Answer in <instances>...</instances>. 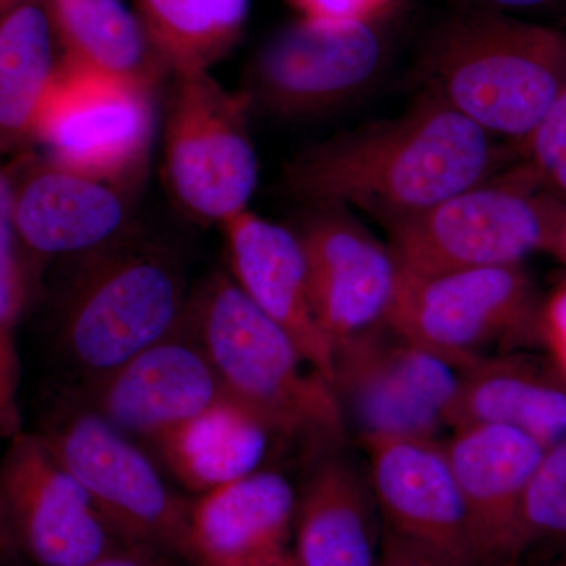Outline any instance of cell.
I'll return each mask as SVG.
<instances>
[{"label": "cell", "instance_id": "obj_28", "mask_svg": "<svg viewBox=\"0 0 566 566\" xmlns=\"http://www.w3.org/2000/svg\"><path fill=\"white\" fill-rule=\"evenodd\" d=\"M520 153L539 189L566 203V88Z\"/></svg>", "mask_w": 566, "mask_h": 566}, {"label": "cell", "instance_id": "obj_24", "mask_svg": "<svg viewBox=\"0 0 566 566\" xmlns=\"http://www.w3.org/2000/svg\"><path fill=\"white\" fill-rule=\"evenodd\" d=\"M271 434L255 416L223 398L155 442L174 474L203 494L259 471Z\"/></svg>", "mask_w": 566, "mask_h": 566}, {"label": "cell", "instance_id": "obj_6", "mask_svg": "<svg viewBox=\"0 0 566 566\" xmlns=\"http://www.w3.org/2000/svg\"><path fill=\"white\" fill-rule=\"evenodd\" d=\"M35 433L84 488L117 538L192 560L191 506L166 486L125 433L63 390L44 405Z\"/></svg>", "mask_w": 566, "mask_h": 566}, {"label": "cell", "instance_id": "obj_22", "mask_svg": "<svg viewBox=\"0 0 566 566\" xmlns=\"http://www.w3.org/2000/svg\"><path fill=\"white\" fill-rule=\"evenodd\" d=\"M59 48L43 0L0 17V155L35 144L57 73Z\"/></svg>", "mask_w": 566, "mask_h": 566}, {"label": "cell", "instance_id": "obj_21", "mask_svg": "<svg viewBox=\"0 0 566 566\" xmlns=\"http://www.w3.org/2000/svg\"><path fill=\"white\" fill-rule=\"evenodd\" d=\"M296 501L292 483L274 471L207 491L189 510L192 562L243 566L289 549Z\"/></svg>", "mask_w": 566, "mask_h": 566}, {"label": "cell", "instance_id": "obj_17", "mask_svg": "<svg viewBox=\"0 0 566 566\" xmlns=\"http://www.w3.org/2000/svg\"><path fill=\"white\" fill-rule=\"evenodd\" d=\"M14 230L32 263L98 251L117 237L126 205L117 186L66 169L50 158H24L6 172ZM32 279V275H31Z\"/></svg>", "mask_w": 566, "mask_h": 566}, {"label": "cell", "instance_id": "obj_18", "mask_svg": "<svg viewBox=\"0 0 566 566\" xmlns=\"http://www.w3.org/2000/svg\"><path fill=\"white\" fill-rule=\"evenodd\" d=\"M233 281L333 386L334 348L316 319L296 233L251 210L221 223Z\"/></svg>", "mask_w": 566, "mask_h": 566}, {"label": "cell", "instance_id": "obj_13", "mask_svg": "<svg viewBox=\"0 0 566 566\" xmlns=\"http://www.w3.org/2000/svg\"><path fill=\"white\" fill-rule=\"evenodd\" d=\"M296 233L316 319L333 345L386 324L400 283L389 245L338 205H314Z\"/></svg>", "mask_w": 566, "mask_h": 566}, {"label": "cell", "instance_id": "obj_38", "mask_svg": "<svg viewBox=\"0 0 566 566\" xmlns=\"http://www.w3.org/2000/svg\"><path fill=\"white\" fill-rule=\"evenodd\" d=\"M495 566H520L516 560L502 562V564Z\"/></svg>", "mask_w": 566, "mask_h": 566}, {"label": "cell", "instance_id": "obj_35", "mask_svg": "<svg viewBox=\"0 0 566 566\" xmlns=\"http://www.w3.org/2000/svg\"><path fill=\"white\" fill-rule=\"evenodd\" d=\"M243 566H300L296 558L293 556V551L283 549L279 553L270 554V556L256 558V560L249 562Z\"/></svg>", "mask_w": 566, "mask_h": 566}, {"label": "cell", "instance_id": "obj_33", "mask_svg": "<svg viewBox=\"0 0 566 566\" xmlns=\"http://www.w3.org/2000/svg\"><path fill=\"white\" fill-rule=\"evenodd\" d=\"M463 9L499 11V13L521 18L551 10L557 6L566 7V0H463Z\"/></svg>", "mask_w": 566, "mask_h": 566}, {"label": "cell", "instance_id": "obj_9", "mask_svg": "<svg viewBox=\"0 0 566 566\" xmlns=\"http://www.w3.org/2000/svg\"><path fill=\"white\" fill-rule=\"evenodd\" d=\"M248 111L244 93L227 91L210 73L175 76L164 166L170 193L193 218L223 223L249 210L259 164Z\"/></svg>", "mask_w": 566, "mask_h": 566}, {"label": "cell", "instance_id": "obj_4", "mask_svg": "<svg viewBox=\"0 0 566 566\" xmlns=\"http://www.w3.org/2000/svg\"><path fill=\"white\" fill-rule=\"evenodd\" d=\"M96 252L55 304L52 345L81 387L102 381L169 337L185 318V279L161 252Z\"/></svg>", "mask_w": 566, "mask_h": 566}, {"label": "cell", "instance_id": "obj_10", "mask_svg": "<svg viewBox=\"0 0 566 566\" xmlns=\"http://www.w3.org/2000/svg\"><path fill=\"white\" fill-rule=\"evenodd\" d=\"M106 521L35 431L0 457V549L35 566H85L117 551Z\"/></svg>", "mask_w": 566, "mask_h": 566}, {"label": "cell", "instance_id": "obj_5", "mask_svg": "<svg viewBox=\"0 0 566 566\" xmlns=\"http://www.w3.org/2000/svg\"><path fill=\"white\" fill-rule=\"evenodd\" d=\"M386 230L400 273L411 277L523 264L545 251L546 193L521 161Z\"/></svg>", "mask_w": 566, "mask_h": 566}, {"label": "cell", "instance_id": "obj_30", "mask_svg": "<svg viewBox=\"0 0 566 566\" xmlns=\"http://www.w3.org/2000/svg\"><path fill=\"white\" fill-rule=\"evenodd\" d=\"M301 20L315 22L376 21L392 0H289Z\"/></svg>", "mask_w": 566, "mask_h": 566}, {"label": "cell", "instance_id": "obj_27", "mask_svg": "<svg viewBox=\"0 0 566 566\" xmlns=\"http://www.w3.org/2000/svg\"><path fill=\"white\" fill-rule=\"evenodd\" d=\"M521 520L526 547L546 538L566 542V439L547 447L528 482Z\"/></svg>", "mask_w": 566, "mask_h": 566}, {"label": "cell", "instance_id": "obj_7", "mask_svg": "<svg viewBox=\"0 0 566 566\" xmlns=\"http://www.w3.org/2000/svg\"><path fill=\"white\" fill-rule=\"evenodd\" d=\"M542 297L523 264L427 277L400 273L386 324L464 367L491 349L538 346Z\"/></svg>", "mask_w": 566, "mask_h": 566}, {"label": "cell", "instance_id": "obj_12", "mask_svg": "<svg viewBox=\"0 0 566 566\" xmlns=\"http://www.w3.org/2000/svg\"><path fill=\"white\" fill-rule=\"evenodd\" d=\"M376 21L301 20L279 33L253 62L244 93L249 106L255 103L279 117L300 118L352 99L385 61Z\"/></svg>", "mask_w": 566, "mask_h": 566}, {"label": "cell", "instance_id": "obj_36", "mask_svg": "<svg viewBox=\"0 0 566 566\" xmlns=\"http://www.w3.org/2000/svg\"><path fill=\"white\" fill-rule=\"evenodd\" d=\"M28 2H35V0H0V17L6 14L7 11L17 9V7L24 6Z\"/></svg>", "mask_w": 566, "mask_h": 566}, {"label": "cell", "instance_id": "obj_20", "mask_svg": "<svg viewBox=\"0 0 566 566\" xmlns=\"http://www.w3.org/2000/svg\"><path fill=\"white\" fill-rule=\"evenodd\" d=\"M491 423L515 428L543 446L566 439V375L549 357L494 353L461 368L449 427Z\"/></svg>", "mask_w": 566, "mask_h": 566}, {"label": "cell", "instance_id": "obj_8", "mask_svg": "<svg viewBox=\"0 0 566 566\" xmlns=\"http://www.w3.org/2000/svg\"><path fill=\"white\" fill-rule=\"evenodd\" d=\"M460 365L412 344L387 324L334 352V392L359 441L438 439L449 427L461 382Z\"/></svg>", "mask_w": 566, "mask_h": 566}, {"label": "cell", "instance_id": "obj_39", "mask_svg": "<svg viewBox=\"0 0 566 566\" xmlns=\"http://www.w3.org/2000/svg\"><path fill=\"white\" fill-rule=\"evenodd\" d=\"M558 566H566V558H565V560H564V562H562V564H560V565H558Z\"/></svg>", "mask_w": 566, "mask_h": 566}, {"label": "cell", "instance_id": "obj_3", "mask_svg": "<svg viewBox=\"0 0 566 566\" xmlns=\"http://www.w3.org/2000/svg\"><path fill=\"white\" fill-rule=\"evenodd\" d=\"M181 326L210 360L226 398L271 433L312 438L324 447L345 444L333 386L233 277L212 275L186 307Z\"/></svg>", "mask_w": 566, "mask_h": 566}, {"label": "cell", "instance_id": "obj_1", "mask_svg": "<svg viewBox=\"0 0 566 566\" xmlns=\"http://www.w3.org/2000/svg\"><path fill=\"white\" fill-rule=\"evenodd\" d=\"M509 147L422 92L403 114L303 153L283 180L296 199L356 208L386 229L502 172Z\"/></svg>", "mask_w": 566, "mask_h": 566}, {"label": "cell", "instance_id": "obj_26", "mask_svg": "<svg viewBox=\"0 0 566 566\" xmlns=\"http://www.w3.org/2000/svg\"><path fill=\"white\" fill-rule=\"evenodd\" d=\"M31 290V274L14 230L9 177L0 170V439L3 441L22 430L17 331Z\"/></svg>", "mask_w": 566, "mask_h": 566}, {"label": "cell", "instance_id": "obj_23", "mask_svg": "<svg viewBox=\"0 0 566 566\" xmlns=\"http://www.w3.org/2000/svg\"><path fill=\"white\" fill-rule=\"evenodd\" d=\"M63 61L156 87L167 66L123 0H43Z\"/></svg>", "mask_w": 566, "mask_h": 566}, {"label": "cell", "instance_id": "obj_14", "mask_svg": "<svg viewBox=\"0 0 566 566\" xmlns=\"http://www.w3.org/2000/svg\"><path fill=\"white\" fill-rule=\"evenodd\" d=\"M382 527L460 566H482L460 488L438 439L363 441Z\"/></svg>", "mask_w": 566, "mask_h": 566}, {"label": "cell", "instance_id": "obj_2", "mask_svg": "<svg viewBox=\"0 0 566 566\" xmlns=\"http://www.w3.org/2000/svg\"><path fill=\"white\" fill-rule=\"evenodd\" d=\"M419 74L423 92L520 150L566 88V33L461 9L428 33Z\"/></svg>", "mask_w": 566, "mask_h": 566}, {"label": "cell", "instance_id": "obj_37", "mask_svg": "<svg viewBox=\"0 0 566 566\" xmlns=\"http://www.w3.org/2000/svg\"><path fill=\"white\" fill-rule=\"evenodd\" d=\"M10 557H7L6 554L0 549V566H10L9 565Z\"/></svg>", "mask_w": 566, "mask_h": 566}, {"label": "cell", "instance_id": "obj_34", "mask_svg": "<svg viewBox=\"0 0 566 566\" xmlns=\"http://www.w3.org/2000/svg\"><path fill=\"white\" fill-rule=\"evenodd\" d=\"M85 566H150L147 562L142 560L140 557L134 556V554L114 553L106 554V556L98 558V560L92 562V564Z\"/></svg>", "mask_w": 566, "mask_h": 566}, {"label": "cell", "instance_id": "obj_19", "mask_svg": "<svg viewBox=\"0 0 566 566\" xmlns=\"http://www.w3.org/2000/svg\"><path fill=\"white\" fill-rule=\"evenodd\" d=\"M293 556L300 566H375L382 521L367 468L327 447L296 501Z\"/></svg>", "mask_w": 566, "mask_h": 566}, {"label": "cell", "instance_id": "obj_29", "mask_svg": "<svg viewBox=\"0 0 566 566\" xmlns=\"http://www.w3.org/2000/svg\"><path fill=\"white\" fill-rule=\"evenodd\" d=\"M538 346L566 375V277L542 297Z\"/></svg>", "mask_w": 566, "mask_h": 566}, {"label": "cell", "instance_id": "obj_16", "mask_svg": "<svg viewBox=\"0 0 566 566\" xmlns=\"http://www.w3.org/2000/svg\"><path fill=\"white\" fill-rule=\"evenodd\" d=\"M85 389V408L122 433L153 441L226 398L210 360L182 326Z\"/></svg>", "mask_w": 566, "mask_h": 566}, {"label": "cell", "instance_id": "obj_31", "mask_svg": "<svg viewBox=\"0 0 566 566\" xmlns=\"http://www.w3.org/2000/svg\"><path fill=\"white\" fill-rule=\"evenodd\" d=\"M375 566H460L441 554L382 527L381 547Z\"/></svg>", "mask_w": 566, "mask_h": 566}, {"label": "cell", "instance_id": "obj_15", "mask_svg": "<svg viewBox=\"0 0 566 566\" xmlns=\"http://www.w3.org/2000/svg\"><path fill=\"white\" fill-rule=\"evenodd\" d=\"M444 446L482 566L516 560L526 547L524 494L547 447L502 424L453 428Z\"/></svg>", "mask_w": 566, "mask_h": 566}, {"label": "cell", "instance_id": "obj_25", "mask_svg": "<svg viewBox=\"0 0 566 566\" xmlns=\"http://www.w3.org/2000/svg\"><path fill=\"white\" fill-rule=\"evenodd\" d=\"M251 0H136L148 39L167 70L210 73L243 32Z\"/></svg>", "mask_w": 566, "mask_h": 566}, {"label": "cell", "instance_id": "obj_11", "mask_svg": "<svg viewBox=\"0 0 566 566\" xmlns=\"http://www.w3.org/2000/svg\"><path fill=\"white\" fill-rule=\"evenodd\" d=\"M153 91L61 57L35 144L66 169L120 189L147 163L155 128Z\"/></svg>", "mask_w": 566, "mask_h": 566}, {"label": "cell", "instance_id": "obj_32", "mask_svg": "<svg viewBox=\"0 0 566 566\" xmlns=\"http://www.w3.org/2000/svg\"><path fill=\"white\" fill-rule=\"evenodd\" d=\"M546 211L547 230L543 252L549 253L566 266V203L546 193Z\"/></svg>", "mask_w": 566, "mask_h": 566}]
</instances>
